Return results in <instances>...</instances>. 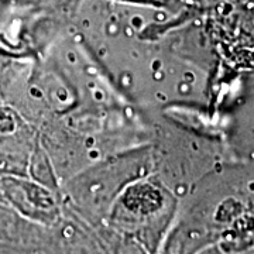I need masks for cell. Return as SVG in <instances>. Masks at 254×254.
I'll return each mask as SVG.
<instances>
[{"label": "cell", "mask_w": 254, "mask_h": 254, "mask_svg": "<svg viewBox=\"0 0 254 254\" xmlns=\"http://www.w3.org/2000/svg\"><path fill=\"white\" fill-rule=\"evenodd\" d=\"M45 243L34 222L0 203V254L48 253Z\"/></svg>", "instance_id": "obj_1"}, {"label": "cell", "mask_w": 254, "mask_h": 254, "mask_svg": "<svg viewBox=\"0 0 254 254\" xmlns=\"http://www.w3.org/2000/svg\"><path fill=\"white\" fill-rule=\"evenodd\" d=\"M196 254H225V253H223L222 249L217 247V246H208V247L202 249L200 251H198Z\"/></svg>", "instance_id": "obj_3"}, {"label": "cell", "mask_w": 254, "mask_h": 254, "mask_svg": "<svg viewBox=\"0 0 254 254\" xmlns=\"http://www.w3.org/2000/svg\"><path fill=\"white\" fill-rule=\"evenodd\" d=\"M51 254H106V251L100 240L74 225H66L61 230V239Z\"/></svg>", "instance_id": "obj_2"}, {"label": "cell", "mask_w": 254, "mask_h": 254, "mask_svg": "<svg viewBox=\"0 0 254 254\" xmlns=\"http://www.w3.org/2000/svg\"><path fill=\"white\" fill-rule=\"evenodd\" d=\"M35 254H48V253H35Z\"/></svg>", "instance_id": "obj_4"}]
</instances>
